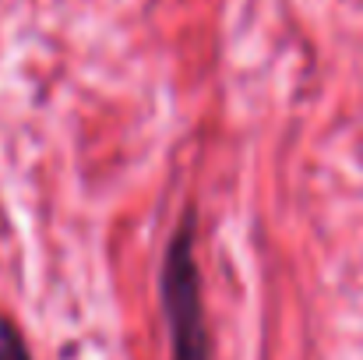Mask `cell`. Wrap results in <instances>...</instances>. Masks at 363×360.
I'll return each mask as SVG.
<instances>
[{"mask_svg": "<svg viewBox=\"0 0 363 360\" xmlns=\"http://www.w3.org/2000/svg\"><path fill=\"white\" fill-rule=\"evenodd\" d=\"M0 360H35L21 329L14 325V318L7 311H0Z\"/></svg>", "mask_w": 363, "mask_h": 360, "instance_id": "7a4b0ae2", "label": "cell"}, {"mask_svg": "<svg viewBox=\"0 0 363 360\" xmlns=\"http://www.w3.org/2000/svg\"><path fill=\"white\" fill-rule=\"evenodd\" d=\"M198 219L184 209L177 230L166 240L159 265V300L169 336V360H212V332L205 322L201 268H198Z\"/></svg>", "mask_w": 363, "mask_h": 360, "instance_id": "6da1fadb", "label": "cell"}]
</instances>
